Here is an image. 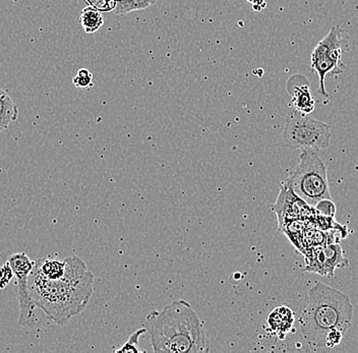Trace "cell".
I'll list each match as a JSON object with an SVG mask.
<instances>
[{
	"label": "cell",
	"mask_w": 358,
	"mask_h": 353,
	"mask_svg": "<svg viewBox=\"0 0 358 353\" xmlns=\"http://www.w3.org/2000/svg\"><path fill=\"white\" fill-rule=\"evenodd\" d=\"M73 82L77 88H92L93 87V75L87 69H78L77 75L73 77Z\"/></svg>",
	"instance_id": "16"
},
{
	"label": "cell",
	"mask_w": 358,
	"mask_h": 353,
	"mask_svg": "<svg viewBox=\"0 0 358 353\" xmlns=\"http://www.w3.org/2000/svg\"><path fill=\"white\" fill-rule=\"evenodd\" d=\"M115 1H116V2H117V1H118V0H115Z\"/></svg>",
	"instance_id": "21"
},
{
	"label": "cell",
	"mask_w": 358,
	"mask_h": 353,
	"mask_svg": "<svg viewBox=\"0 0 358 353\" xmlns=\"http://www.w3.org/2000/svg\"><path fill=\"white\" fill-rule=\"evenodd\" d=\"M15 278L17 301L20 305L19 324L22 327L30 326L33 322L36 305L29 292V277L32 273L35 262L27 256L26 252H17L8 260Z\"/></svg>",
	"instance_id": "7"
},
{
	"label": "cell",
	"mask_w": 358,
	"mask_h": 353,
	"mask_svg": "<svg viewBox=\"0 0 358 353\" xmlns=\"http://www.w3.org/2000/svg\"><path fill=\"white\" fill-rule=\"evenodd\" d=\"M352 318L353 305L349 296L317 282L308 291V301L299 319L302 336L312 347H326L329 333L333 330L346 333Z\"/></svg>",
	"instance_id": "3"
},
{
	"label": "cell",
	"mask_w": 358,
	"mask_h": 353,
	"mask_svg": "<svg viewBox=\"0 0 358 353\" xmlns=\"http://www.w3.org/2000/svg\"><path fill=\"white\" fill-rule=\"evenodd\" d=\"M90 3V6H94L101 12H111L115 8V0H86Z\"/></svg>",
	"instance_id": "19"
},
{
	"label": "cell",
	"mask_w": 358,
	"mask_h": 353,
	"mask_svg": "<svg viewBox=\"0 0 358 353\" xmlns=\"http://www.w3.org/2000/svg\"><path fill=\"white\" fill-rule=\"evenodd\" d=\"M306 271L333 277L336 269L348 265V260L343 256L342 247L339 245L332 243L326 247L313 250L306 257Z\"/></svg>",
	"instance_id": "8"
},
{
	"label": "cell",
	"mask_w": 358,
	"mask_h": 353,
	"mask_svg": "<svg viewBox=\"0 0 358 353\" xmlns=\"http://www.w3.org/2000/svg\"><path fill=\"white\" fill-rule=\"evenodd\" d=\"M145 329L151 335L155 352H209L210 344L203 323L187 301H176L161 312H150Z\"/></svg>",
	"instance_id": "2"
},
{
	"label": "cell",
	"mask_w": 358,
	"mask_h": 353,
	"mask_svg": "<svg viewBox=\"0 0 358 353\" xmlns=\"http://www.w3.org/2000/svg\"><path fill=\"white\" fill-rule=\"evenodd\" d=\"M80 23L85 32L88 34L97 32L104 24L102 13L94 6H90L82 10L80 15Z\"/></svg>",
	"instance_id": "13"
},
{
	"label": "cell",
	"mask_w": 358,
	"mask_h": 353,
	"mask_svg": "<svg viewBox=\"0 0 358 353\" xmlns=\"http://www.w3.org/2000/svg\"><path fill=\"white\" fill-rule=\"evenodd\" d=\"M246 1L252 4L255 12H261L263 8H266L265 0H246Z\"/></svg>",
	"instance_id": "20"
},
{
	"label": "cell",
	"mask_w": 358,
	"mask_h": 353,
	"mask_svg": "<svg viewBox=\"0 0 358 353\" xmlns=\"http://www.w3.org/2000/svg\"><path fill=\"white\" fill-rule=\"evenodd\" d=\"M34 268L37 269L44 278L56 280L64 277L66 272V260H58L52 257L35 261Z\"/></svg>",
	"instance_id": "12"
},
{
	"label": "cell",
	"mask_w": 358,
	"mask_h": 353,
	"mask_svg": "<svg viewBox=\"0 0 358 353\" xmlns=\"http://www.w3.org/2000/svg\"><path fill=\"white\" fill-rule=\"evenodd\" d=\"M15 278L13 269H11L10 264L6 262L0 267V289H4L10 281Z\"/></svg>",
	"instance_id": "18"
},
{
	"label": "cell",
	"mask_w": 358,
	"mask_h": 353,
	"mask_svg": "<svg viewBox=\"0 0 358 353\" xmlns=\"http://www.w3.org/2000/svg\"><path fill=\"white\" fill-rule=\"evenodd\" d=\"M291 80H293L292 89H287L292 97L293 106L299 113L306 114V115L313 113L315 108V101L308 80H306L304 84L302 82L301 84V82H295L294 78H291Z\"/></svg>",
	"instance_id": "9"
},
{
	"label": "cell",
	"mask_w": 358,
	"mask_h": 353,
	"mask_svg": "<svg viewBox=\"0 0 358 353\" xmlns=\"http://www.w3.org/2000/svg\"><path fill=\"white\" fill-rule=\"evenodd\" d=\"M283 140L291 149L324 150L330 146L331 127L320 120L303 115L288 120Z\"/></svg>",
	"instance_id": "5"
},
{
	"label": "cell",
	"mask_w": 358,
	"mask_h": 353,
	"mask_svg": "<svg viewBox=\"0 0 358 353\" xmlns=\"http://www.w3.org/2000/svg\"><path fill=\"white\" fill-rule=\"evenodd\" d=\"M64 277L44 278L33 268L29 277V292L45 316L57 325H64L88 305L94 292V275L78 256L67 257Z\"/></svg>",
	"instance_id": "1"
},
{
	"label": "cell",
	"mask_w": 358,
	"mask_h": 353,
	"mask_svg": "<svg viewBox=\"0 0 358 353\" xmlns=\"http://www.w3.org/2000/svg\"><path fill=\"white\" fill-rule=\"evenodd\" d=\"M157 0H118L114 13L116 15H127L134 10H143L155 4Z\"/></svg>",
	"instance_id": "14"
},
{
	"label": "cell",
	"mask_w": 358,
	"mask_h": 353,
	"mask_svg": "<svg viewBox=\"0 0 358 353\" xmlns=\"http://www.w3.org/2000/svg\"><path fill=\"white\" fill-rule=\"evenodd\" d=\"M284 183L310 207L322 200H332L326 165L317 150H302L299 165Z\"/></svg>",
	"instance_id": "4"
},
{
	"label": "cell",
	"mask_w": 358,
	"mask_h": 353,
	"mask_svg": "<svg viewBox=\"0 0 358 353\" xmlns=\"http://www.w3.org/2000/svg\"><path fill=\"white\" fill-rule=\"evenodd\" d=\"M267 323L268 329L279 338H284L294 324V315L289 308L278 307L268 314Z\"/></svg>",
	"instance_id": "10"
},
{
	"label": "cell",
	"mask_w": 358,
	"mask_h": 353,
	"mask_svg": "<svg viewBox=\"0 0 358 353\" xmlns=\"http://www.w3.org/2000/svg\"><path fill=\"white\" fill-rule=\"evenodd\" d=\"M19 108L13 98L0 88V133L6 131L17 120Z\"/></svg>",
	"instance_id": "11"
},
{
	"label": "cell",
	"mask_w": 358,
	"mask_h": 353,
	"mask_svg": "<svg viewBox=\"0 0 358 353\" xmlns=\"http://www.w3.org/2000/svg\"><path fill=\"white\" fill-rule=\"evenodd\" d=\"M317 215L326 217H334L336 207L332 200H322L315 206Z\"/></svg>",
	"instance_id": "17"
},
{
	"label": "cell",
	"mask_w": 358,
	"mask_h": 353,
	"mask_svg": "<svg viewBox=\"0 0 358 353\" xmlns=\"http://www.w3.org/2000/svg\"><path fill=\"white\" fill-rule=\"evenodd\" d=\"M310 66L319 75L320 94L327 97L328 93L324 85L327 75H341L345 68L342 62V38L339 27H333L313 49Z\"/></svg>",
	"instance_id": "6"
},
{
	"label": "cell",
	"mask_w": 358,
	"mask_h": 353,
	"mask_svg": "<svg viewBox=\"0 0 358 353\" xmlns=\"http://www.w3.org/2000/svg\"><path fill=\"white\" fill-rule=\"evenodd\" d=\"M148 332V330L145 328H142V329L136 331L133 335H131L129 340L125 342L124 344H122L120 348L115 350L116 353H140L142 352V350L138 347V341H140L141 337L143 335H145V333Z\"/></svg>",
	"instance_id": "15"
}]
</instances>
